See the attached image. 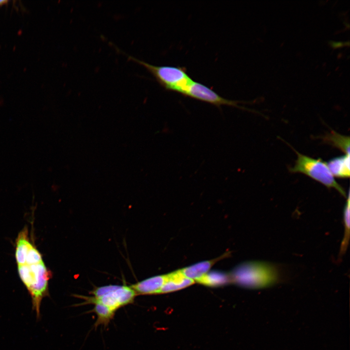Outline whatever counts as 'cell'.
Here are the masks:
<instances>
[{"mask_svg":"<svg viewBox=\"0 0 350 350\" xmlns=\"http://www.w3.org/2000/svg\"><path fill=\"white\" fill-rule=\"evenodd\" d=\"M15 258L19 277L29 293L33 310L37 318L43 298L49 296V281L52 277L41 254L36 248L25 226L16 239Z\"/></svg>","mask_w":350,"mask_h":350,"instance_id":"6da1fadb","label":"cell"},{"mask_svg":"<svg viewBox=\"0 0 350 350\" xmlns=\"http://www.w3.org/2000/svg\"><path fill=\"white\" fill-rule=\"evenodd\" d=\"M194 282V280L186 277L180 270H178L166 274V279L158 294L176 291L186 288Z\"/></svg>","mask_w":350,"mask_h":350,"instance_id":"ba28073f","label":"cell"},{"mask_svg":"<svg viewBox=\"0 0 350 350\" xmlns=\"http://www.w3.org/2000/svg\"><path fill=\"white\" fill-rule=\"evenodd\" d=\"M8 2V0H0V7L7 4Z\"/></svg>","mask_w":350,"mask_h":350,"instance_id":"2e32d148","label":"cell"},{"mask_svg":"<svg viewBox=\"0 0 350 350\" xmlns=\"http://www.w3.org/2000/svg\"><path fill=\"white\" fill-rule=\"evenodd\" d=\"M296 153L298 158L295 165L290 169L291 172L306 175L327 188L336 189L346 197L345 190L335 180L326 163L320 159H315L297 151Z\"/></svg>","mask_w":350,"mask_h":350,"instance_id":"277c9868","label":"cell"},{"mask_svg":"<svg viewBox=\"0 0 350 350\" xmlns=\"http://www.w3.org/2000/svg\"><path fill=\"white\" fill-rule=\"evenodd\" d=\"M166 279V274L150 277L130 286L134 290L137 295L157 294L164 284Z\"/></svg>","mask_w":350,"mask_h":350,"instance_id":"52a82bcc","label":"cell"},{"mask_svg":"<svg viewBox=\"0 0 350 350\" xmlns=\"http://www.w3.org/2000/svg\"><path fill=\"white\" fill-rule=\"evenodd\" d=\"M115 47L116 50L125 54L128 59L144 67L158 84L167 90L175 91L183 95L193 81L184 67L153 65L128 55Z\"/></svg>","mask_w":350,"mask_h":350,"instance_id":"3957f363","label":"cell"},{"mask_svg":"<svg viewBox=\"0 0 350 350\" xmlns=\"http://www.w3.org/2000/svg\"><path fill=\"white\" fill-rule=\"evenodd\" d=\"M136 296L130 286L114 285L111 290L99 297H77L84 300L82 304H101L116 312L119 308L133 303Z\"/></svg>","mask_w":350,"mask_h":350,"instance_id":"5b68a950","label":"cell"},{"mask_svg":"<svg viewBox=\"0 0 350 350\" xmlns=\"http://www.w3.org/2000/svg\"><path fill=\"white\" fill-rule=\"evenodd\" d=\"M199 283L211 287L231 282L229 274L218 271L208 272L196 280Z\"/></svg>","mask_w":350,"mask_h":350,"instance_id":"8fae6325","label":"cell"},{"mask_svg":"<svg viewBox=\"0 0 350 350\" xmlns=\"http://www.w3.org/2000/svg\"><path fill=\"white\" fill-rule=\"evenodd\" d=\"M92 311L97 315V319L94 324L95 327L102 325L107 326L113 319L115 311L101 304H95Z\"/></svg>","mask_w":350,"mask_h":350,"instance_id":"5bb4252c","label":"cell"},{"mask_svg":"<svg viewBox=\"0 0 350 350\" xmlns=\"http://www.w3.org/2000/svg\"><path fill=\"white\" fill-rule=\"evenodd\" d=\"M343 46V43L342 42H334L332 43V47L334 48L342 47Z\"/></svg>","mask_w":350,"mask_h":350,"instance_id":"9a60e30c","label":"cell"},{"mask_svg":"<svg viewBox=\"0 0 350 350\" xmlns=\"http://www.w3.org/2000/svg\"><path fill=\"white\" fill-rule=\"evenodd\" d=\"M350 192H348L347 199L343 210V222L344 234L342 239L339 256L343 255L348 248L350 240Z\"/></svg>","mask_w":350,"mask_h":350,"instance_id":"7c38bea8","label":"cell"},{"mask_svg":"<svg viewBox=\"0 0 350 350\" xmlns=\"http://www.w3.org/2000/svg\"><path fill=\"white\" fill-rule=\"evenodd\" d=\"M326 142L337 147L346 154L350 155V137L332 131L324 137Z\"/></svg>","mask_w":350,"mask_h":350,"instance_id":"4fadbf2b","label":"cell"},{"mask_svg":"<svg viewBox=\"0 0 350 350\" xmlns=\"http://www.w3.org/2000/svg\"><path fill=\"white\" fill-rule=\"evenodd\" d=\"M231 282L251 288L266 287L279 279L277 267L262 262H245L237 266L229 274Z\"/></svg>","mask_w":350,"mask_h":350,"instance_id":"7a4b0ae2","label":"cell"},{"mask_svg":"<svg viewBox=\"0 0 350 350\" xmlns=\"http://www.w3.org/2000/svg\"><path fill=\"white\" fill-rule=\"evenodd\" d=\"M327 164L333 176L340 178L350 177V155L335 158Z\"/></svg>","mask_w":350,"mask_h":350,"instance_id":"30bf717a","label":"cell"},{"mask_svg":"<svg viewBox=\"0 0 350 350\" xmlns=\"http://www.w3.org/2000/svg\"><path fill=\"white\" fill-rule=\"evenodd\" d=\"M226 256L225 255L216 259L201 262L180 270L186 277L196 281L208 273L215 263Z\"/></svg>","mask_w":350,"mask_h":350,"instance_id":"9c48e42d","label":"cell"},{"mask_svg":"<svg viewBox=\"0 0 350 350\" xmlns=\"http://www.w3.org/2000/svg\"><path fill=\"white\" fill-rule=\"evenodd\" d=\"M183 96L209 103L219 107L222 105H228L242 108L238 105V102L224 98L210 88L193 80L187 88Z\"/></svg>","mask_w":350,"mask_h":350,"instance_id":"8992f818","label":"cell"}]
</instances>
